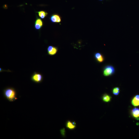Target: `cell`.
I'll list each match as a JSON object with an SVG mask.
<instances>
[{
	"label": "cell",
	"instance_id": "obj_1",
	"mask_svg": "<svg viewBox=\"0 0 139 139\" xmlns=\"http://www.w3.org/2000/svg\"><path fill=\"white\" fill-rule=\"evenodd\" d=\"M5 97L10 102H13L17 100V92L15 89L12 87H8L3 90Z\"/></svg>",
	"mask_w": 139,
	"mask_h": 139
},
{
	"label": "cell",
	"instance_id": "obj_2",
	"mask_svg": "<svg viewBox=\"0 0 139 139\" xmlns=\"http://www.w3.org/2000/svg\"><path fill=\"white\" fill-rule=\"evenodd\" d=\"M115 69L113 66L111 65H107L104 68L103 71V75L105 77H108L114 74Z\"/></svg>",
	"mask_w": 139,
	"mask_h": 139
},
{
	"label": "cell",
	"instance_id": "obj_3",
	"mask_svg": "<svg viewBox=\"0 0 139 139\" xmlns=\"http://www.w3.org/2000/svg\"><path fill=\"white\" fill-rule=\"evenodd\" d=\"M43 76L42 74L36 72L33 74L31 77V80L37 83H41L43 81Z\"/></svg>",
	"mask_w": 139,
	"mask_h": 139
},
{
	"label": "cell",
	"instance_id": "obj_4",
	"mask_svg": "<svg viewBox=\"0 0 139 139\" xmlns=\"http://www.w3.org/2000/svg\"><path fill=\"white\" fill-rule=\"evenodd\" d=\"M43 25V22L42 20L37 16L35 22L34 28L37 30H40Z\"/></svg>",
	"mask_w": 139,
	"mask_h": 139
},
{
	"label": "cell",
	"instance_id": "obj_5",
	"mask_svg": "<svg viewBox=\"0 0 139 139\" xmlns=\"http://www.w3.org/2000/svg\"><path fill=\"white\" fill-rule=\"evenodd\" d=\"M131 114L132 117L137 120H139V108L135 107L131 111Z\"/></svg>",
	"mask_w": 139,
	"mask_h": 139
},
{
	"label": "cell",
	"instance_id": "obj_6",
	"mask_svg": "<svg viewBox=\"0 0 139 139\" xmlns=\"http://www.w3.org/2000/svg\"><path fill=\"white\" fill-rule=\"evenodd\" d=\"M58 50V49L57 47L50 46L47 48L48 54L50 56H54L57 53Z\"/></svg>",
	"mask_w": 139,
	"mask_h": 139
},
{
	"label": "cell",
	"instance_id": "obj_7",
	"mask_svg": "<svg viewBox=\"0 0 139 139\" xmlns=\"http://www.w3.org/2000/svg\"><path fill=\"white\" fill-rule=\"evenodd\" d=\"M131 103L132 105L134 107L139 106V95H136L132 98Z\"/></svg>",
	"mask_w": 139,
	"mask_h": 139
},
{
	"label": "cell",
	"instance_id": "obj_8",
	"mask_svg": "<svg viewBox=\"0 0 139 139\" xmlns=\"http://www.w3.org/2000/svg\"><path fill=\"white\" fill-rule=\"evenodd\" d=\"M50 19L53 23H59L61 21V17L57 14L52 15L50 18Z\"/></svg>",
	"mask_w": 139,
	"mask_h": 139
},
{
	"label": "cell",
	"instance_id": "obj_9",
	"mask_svg": "<svg viewBox=\"0 0 139 139\" xmlns=\"http://www.w3.org/2000/svg\"><path fill=\"white\" fill-rule=\"evenodd\" d=\"M94 57L97 61L99 63H102L104 61V57L100 53H96L94 55Z\"/></svg>",
	"mask_w": 139,
	"mask_h": 139
},
{
	"label": "cell",
	"instance_id": "obj_10",
	"mask_svg": "<svg viewBox=\"0 0 139 139\" xmlns=\"http://www.w3.org/2000/svg\"><path fill=\"white\" fill-rule=\"evenodd\" d=\"M66 127L70 130H73L76 128V124L75 122L70 121H68L66 123Z\"/></svg>",
	"mask_w": 139,
	"mask_h": 139
},
{
	"label": "cell",
	"instance_id": "obj_11",
	"mask_svg": "<svg viewBox=\"0 0 139 139\" xmlns=\"http://www.w3.org/2000/svg\"><path fill=\"white\" fill-rule=\"evenodd\" d=\"M111 97L109 95L105 94L103 95L102 99L103 101L105 102L108 103L111 101Z\"/></svg>",
	"mask_w": 139,
	"mask_h": 139
},
{
	"label": "cell",
	"instance_id": "obj_12",
	"mask_svg": "<svg viewBox=\"0 0 139 139\" xmlns=\"http://www.w3.org/2000/svg\"><path fill=\"white\" fill-rule=\"evenodd\" d=\"M37 13L38 15L40 18L42 19H44L46 16H47L48 13L45 11H41L36 12Z\"/></svg>",
	"mask_w": 139,
	"mask_h": 139
},
{
	"label": "cell",
	"instance_id": "obj_13",
	"mask_svg": "<svg viewBox=\"0 0 139 139\" xmlns=\"http://www.w3.org/2000/svg\"><path fill=\"white\" fill-rule=\"evenodd\" d=\"M112 94L115 96H117L120 93V89L118 87H115L112 90Z\"/></svg>",
	"mask_w": 139,
	"mask_h": 139
},
{
	"label": "cell",
	"instance_id": "obj_14",
	"mask_svg": "<svg viewBox=\"0 0 139 139\" xmlns=\"http://www.w3.org/2000/svg\"><path fill=\"white\" fill-rule=\"evenodd\" d=\"M100 0V1H102V0Z\"/></svg>",
	"mask_w": 139,
	"mask_h": 139
}]
</instances>
